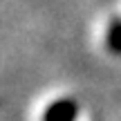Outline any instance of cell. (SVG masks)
<instances>
[{"label": "cell", "mask_w": 121, "mask_h": 121, "mask_svg": "<svg viewBox=\"0 0 121 121\" xmlns=\"http://www.w3.org/2000/svg\"><path fill=\"white\" fill-rule=\"evenodd\" d=\"M78 103L74 99H58L47 105L43 114V121H76Z\"/></svg>", "instance_id": "obj_1"}]
</instances>
